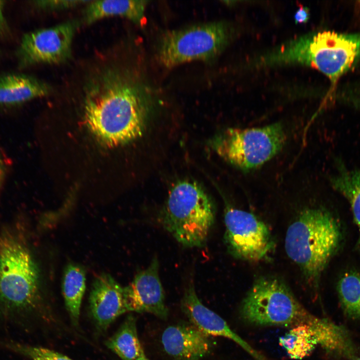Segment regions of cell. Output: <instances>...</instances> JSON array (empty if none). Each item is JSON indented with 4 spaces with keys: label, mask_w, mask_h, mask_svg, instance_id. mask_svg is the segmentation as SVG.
<instances>
[{
    "label": "cell",
    "mask_w": 360,
    "mask_h": 360,
    "mask_svg": "<svg viewBox=\"0 0 360 360\" xmlns=\"http://www.w3.org/2000/svg\"><path fill=\"white\" fill-rule=\"evenodd\" d=\"M84 89V116L89 130L108 147L132 142L142 134L146 115L140 87L116 66L100 70Z\"/></svg>",
    "instance_id": "obj_1"
},
{
    "label": "cell",
    "mask_w": 360,
    "mask_h": 360,
    "mask_svg": "<svg viewBox=\"0 0 360 360\" xmlns=\"http://www.w3.org/2000/svg\"><path fill=\"white\" fill-rule=\"evenodd\" d=\"M37 265L24 239L14 230L0 235V326L24 328L40 300Z\"/></svg>",
    "instance_id": "obj_2"
},
{
    "label": "cell",
    "mask_w": 360,
    "mask_h": 360,
    "mask_svg": "<svg viewBox=\"0 0 360 360\" xmlns=\"http://www.w3.org/2000/svg\"><path fill=\"white\" fill-rule=\"evenodd\" d=\"M342 238L340 224L330 212L324 208H306L288 226L285 250L307 282L316 286Z\"/></svg>",
    "instance_id": "obj_3"
},
{
    "label": "cell",
    "mask_w": 360,
    "mask_h": 360,
    "mask_svg": "<svg viewBox=\"0 0 360 360\" xmlns=\"http://www.w3.org/2000/svg\"><path fill=\"white\" fill-rule=\"evenodd\" d=\"M275 58L280 64L314 68L334 84L360 63V32L324 30L308 34L281 45Z\"/></svg>",
    "instance_id": "obj_4"
},
{
    "label": "cell",
    "mask_w": 360,
    "mask_h": 360,
    "mask_svg": "<svg viewBox=\"0 0 360 360\" xmlns=\"http://www.w3.org/2000/svg\"><path fill=\"white\" fill-rule=\"evenodd\" d=\"M164 228L186 247L204 245L215 218L214 205L197 183L182 180L170 190L160 214Z\"/></svg>",
    "instance_id": "obj_5"
},
{
    "label": "cell",
    "mask_w": 360,
    "mask_h": 360,
    "mask_svg": "<svg viewBox=\"0 0 360 360\" xmlns=\"http://www.w3.org/2000/svg\"><path fill=\"white\" fill-rule=\"evenodd\" d=\"M242 318L256 326H312L316 316L310 314L280 279H257L242 302Z\"/></svg>",
    "instance_id": "obj_6"
},
{
    "label": "cell",
    "mask_w": 360,
    "mask_h": 360,
    "mask_svg": "<svg viewBox=\"0 0 360 360\" xmlns=\"http://www.w3.org/2000/svg\"><path fill=\"white\" fill-rule=\"evenodd\" d=\"M286 133L276 122L260 128H228L217 134L212 145L224 160L244 172L260 168L284 146Z\"/></svg>",
    "instance_id": "obj_7"
},
{
    "label": "cell",
    "mask_w": 360,
    "mask_h": 360,
    "mask_svg": "<svg viewBox=\"0 0 360 360\" xmlns=\"http://www.w3.org/2000/svg\"><path fill=\"white\" fill-rule=\"evenodd\" d=\"M230 38V30L222 22L172 30L161 38L158 57L168 68L190 61L210 59L223 50Z\"/></svg>",
    "instance_id": "obj_8"
},
{
    "label": "cell",
    "mask_w": 360,
    "mask_h": 360,
    "mask_svg": "<svg viewBox=\"0 0 360 360\" xmlns=\"http://www.w3.org/2000/svg\"><path fill=\"white\" fill-rule=\"evenodd\" d=\"M224 224V242L233 256L258 262L266 258L274 248L268 228L254 214L228 206Z\"/></svg>",
    "instance_id": "obj_9"
},
{
    "label": "cell",
    "mask_w": 360,
    "mask_h": 360,
    "mask_svg": "<svg viewBox=\"0 0 360 360\" xmlns=\"http://www.w3.org/2000/svg\"><path fill=\"white\" fill-rule=\"evenodd\" d=\"M76 28L75 22H68L24 34L16 52L20 67L59 64L68 60L71 56Z\"/></svg>",
    "instance_id": "obj_10"
},
{
    "label": "cell",
    "mask_w": 360,
    "mask_h": 360,
    "mask_svg": "<svg viewBox=\"0 0 360 360\" xmlns=\"http://www.w3.org/2000/svg\"><path fill=\"white\" fill-rule=\"evenodd\" d=\"M158 262L154 257L145 270L139 272L133 280L124 288L128 312H148L166 319L168 310L164 302V294L158 276Z\"/></svg>",
    "instance_id": "obj_11"
},
{
    "label": "cell",
    "mask_w": 360,
    "mask_h": 360,
    "mask_svg": "<svg viewBox=\"0 0 360 360\" xmlns=\"http://www.w3.org/2000/svg\"><path fill=\"white\" fill-rule=\"evenodd\" d=\"M180 308L190 322L204 334L210 336H223L230 339L256 360H268L234 332L222 318L202 304L196 294L192 282L185 290L181 300Z\"/></svg>",
    "instance_id": "obj_12"
},
{
    "label": "cell",
    "mask_w": 360,
    "mask_h": 360,
    "mask_svg": "<svg viewBox=\"0 0 360 360\" xmlns=\"http://www.w3.org/2000/svg\"><path fill=\"white\" fill-rule=\"evenodd\" d=\"M164 352L172 360H202L212 352L215 342L189 322L168 326L161 336Z\"/></svg>",
    "instance_id": "obj_13"
},
{
    "label": "cell",
    "mask_w": 360,
    "mask_h": 360,
    "mask_svg": "<svg viewBox=\"0 0 360 360\" xmlns=\"http://www.w3.org/2000/svg\"><path fill=\"white\" fill-rule=\"evenodd\" d=\"M90 308L97 328L105 330L119 316L128 311L122 288L110 275L102 274L94 280Z\"/></svg>",
    "instance_id": "obj_14"
},
{
    "label": "cell",
    "mask_w": 360,
    "mask_h": 360,
    "mask_svg": "<svg viewBox=\"0 0 360 360\" xmlns=\"http://www.w3.org/2000/svg\"><path fill=\"white\" fill-rule=\"evenodd\" d=\"M48 86L32 76L8 74L0 76V106H14L46 96Z\"/></svg>",
    "instance_id": "obj_15"
},
{
    "label": "cell",
    "mask_w": 360,
    "mask_h": 360,
    "mask_svg": "<svg viewBox=\"0 0 360 360\" xmlns=\"http://www.w3.org/2000/svg\"><path fill=\"white\" fill-rule=\"evenodd\" d=\"M147 0H92L84 12L83 20L87 24L113 16H122L136 24L142 21Z\"/></svg>",
    "instance_id": "obj_16"
},
{
    "label": "cell",
    "mask_w": 360,
    "mask_h": 360,
    "mask_svg": "<svg viewBox=\"0 0 360 360\" xmlns=\"http://www.w3.org/2000/svg\"><path fill=\"white\" fill-rule=\"evenodd\" d=\"M86 272L80 264L70 263L65 267L62 292L66 308L74 325L78 324L80 309L86 286Z\"/></svg>",
    "instance_id": "obj_17"
},
{
    "label": "cell",
    "mask_w": 360,
    "mask_h": 360,
    "mask_svg": "<svg viewBox=\"0 0 360 360\" xmlns=\"http://www.w3.org/2000/svg\"><path fill=\"white\" fill-rule=\"evenodd\" d=\"M338 172L330 178L332 186L348 200L358 230L356 248L360 251V170L347 168L338 164Z\"/></svg>",
    "instance_id": "obj_18"
},
{
    "label": "cell",
    "mask_w": 360,
    "mask_h": 360,
    "mask_svg": "<svg viewBox=\"0 0 360 360\" xmlns=\"http://www.w3.org/2000/svg\"><path fill=\"white\" fill-rule=\"evenodd\" d=\"M106 345L122 360H136L144 350L138 338L135 317L127 316Z\"/></svg>",
    "instance_id": "obj_19"
},
{
    "label": "cell",
    "mask_w": 360,
    "mask_h": 360,
    "mask_svg": "<svg viewBox=\"0 0 360 360\" xmlns=\"http://www.w3.org/2000/svg\"><path fill=\"white\" fill-rule=\"evenodd\" d=\"M279 343L290 358L296 360L309 356L318 345L314 332L308 325L292 328L280 338Z\"/></svg>",
    "instance_id": "obj_20"
},
{
    "label": "cell",
    "mask_w": 360,
    "mask_h": 360,
    "mask_svg": "<svg viewBox=\"0 0 360 360\" xmlns=\"http://www.w3.org/2000/svg\"><path fill=\"white\" fill-rule=\"evenodd\" d=\"M336 290L344 314L352 320L360 319V274L344 273L340 278Z\"/></svg>",
    "instance_id": "obj_21"
},
{
    "label": "cell",
    "mask_w": 360,
    "mask_h": 360,
    "mask_svg": "<svg viewBox=\"0 0 360 360\" xmlns=\"http://www.w3.org/2000/svg\"><path fill=\"white\" fill-rule=\"evenodd\" d=\"M4 348L32 360H73L53 350L13 341L0 342Z\"/></svg>",
    "instance_id": "obj_22"
},
{
    "label": "cell",
    "mask_w": 360,
    "mask_h": 360,
    "mask_svg": "<svg viewBox=\"0 0 360 360\" xmlns=\"http://www.w3.org/2000/svg\"><path fill=\"white\" fill-rule=\"evenodd\" d=\"M90 0H39L36 4L40 8L48 10H61L76 7L80 4L88 3Z\"/></svg>",
    "instance_id": "obj_23"
},
{
    "label": "cell",
    "mask_w": 360,
    "mask_h": 360,
    "mask_svg": "<svg viewBox=\"0 0 360 360\" xmlns=\"http://www.w3.org/2000/svg\"><path fill=\"white\" fill-rule=\"evenodd\" d=\"M310 18V12L308 8L300 6L294 16L296 24L306 22Z\"/></svg>",
    "instance_id": "obj_24"
},
{
    "label": "cell",
    "mask_w": 360,
    "mask_h": 360,
    "mask_svg": "<svg viewBox=\"0 0 360 360\" xmlns=\"http://www.w3.org/2000/svg\"><path fill=\"white\" fill-rule=\"evenodd\" d=\"M4 2L0 0V34L4 33L6 28V24L3 14Z\"/></svg>",
    "instance_id": "obj_25"
},
{
    "label": "cell",
    "mask_w": 360,
    "mask_h": 360,
    "mask_svg": "<svg viewBox=\"0 0 360 360\" xmlns=\"http://www.w3.org/2000/svg\"><path fill=\"white\" fill-rule=\"evenodd\" d=\"M6 174V168L2 160L0 157V192Z\"/></svg>",
    "instance_id": "obj_26"
},
{
    "label": "cell",
    "mask_w": 360,
    "mask_h": 360,
    "mask_svg": "<svg viewBox=\"0 0 360 360\" xmlns=\"http://www.w3.org/2000/svg\"><path fill=\"white\" fill-rule=\"evenodd\" d=\"M136 360H150L146 356L144 350L142 352L140 356Z\"/></svg>",
    "instance_id": "obj_27"
},
{
    "label": "cell",
    "mask_w": 360,
    "mask_h": 360,
    "mask_svg": "<svg viewBox=\"0 0 360 360\" xmlns=\"http://www.w3.org/2000/svg\"><path fill=\"white\" fill-rule=\"evenodd\" d=\"M355 360H360V358H358L356 359Z\"/></svg>",
    "instance_id": "obj_28"
}]
</instances>
